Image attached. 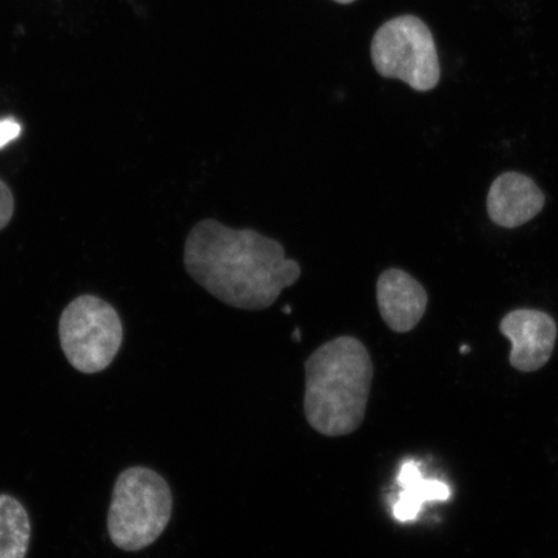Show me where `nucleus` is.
<instances>
[{"mask_svg": "<svg viewBox=\"0 0 558 558\" xmlns=\"http://www.w3.org/2000/svg\"><path fill=\"white\" fill-rule=\"evenodd\" d=\"M184 264L187 275L208 294L244 311L269 308L302 276L281 243L214 219L199 221L187 234Z\"/></svg>", "mask_w": 558, "mask_h": 558, "instance_id": "nucleus-1", "label": "nucleus"}, {"mask_svg": "<svg viewBox=\"0 0 558 558\" xmlns=\"http://www.w3.org/2000/svg\"><path fill=\"white\" fill-rule=\"evenodd\" d=\"M306 421L327 437L353 434L364 422L374 366L359 339L340 337L305 362Z\"/></svg>", "mask_w": 558, "mask_h": 558, "instance_id": "nucleus-2", "label": "nucleus"}, {"mask_svg": "<svg viewBox=\"0 0 558 558\" xmlns=\"http://www.w3.org/2000/svg\"><path fill=\"white\" fill-rule=\"evenodd\" d=\"M172 492L159 473L132 466L118 477L108 514L111 542L125 553L155 543L171 520Z\"/></svg>", "mask_w": 558, "mask_h": 558, "instance_id": "nucleus-3", "label": "nucleus"}, {"mask_svg": "<svg viewBox=\"0 0 558 558\" xmlns=\"http://www.w3.org/2000/svg\"><path fill=\"white\" fill-rule=\"evenodd\" d=\"M372 59L383 78L400 80L417 93L436 88L441 80L434 34L414 15L395 17L379 27Z\"/></svg>", "mask_w": 558, "mask_h": 558, "instance_id": "nucleus-4", "label": "nucleus"}, {"mask_svg": "<svg viewBox=\"0 0 558 558\" xmlns=\"http://www.w3.org/2000/svg\"><path fill=\"white\" fill-rule=\"evenodd\" d=\"M60 343L69 364L83 374L104 372L114 361L123 341L117 311L96 296H81L60 318Z\"/></svg>", "mask_w": 558, "mask_h": 558, "instance_id": "nucleus-5", "label": "nucleus"}, {"mask_svg": "<svg viewBox=\"0 0 558 558\" xmlns=\"http://www.w3.org/2000/svg\"><path fill=\"white\" fill-rule=\"evenodd\" d=\"M500 331L512 343L509 361L523 373L542 368L553 355L557 326L547 313L518 310L501 319Z\"/></svg>", "mask_w": 558, "mask_h": 558, "instance_id": "nucleus-6", "label": "nucleus"}, {"mask_svg": "<svg viewBox=\"0 0 558 558\" xmlns=\"http://www.w3.org/2000/svg\"><path fill=\"white\" fill-rule=\"evenodd\" d=\"M380 316L390 330L403 333L415 329L427 310L423 286L401 269L383 271L376 283Z\"/></svg>", "mask_w": 558, "mask_h": 558, "instance_id": "nucleus-7", "label": "nucleus"}, {"mask_svg": "<svg viewBox=\"0 0 558 558\" xmlns=\"http://www.w3.org/2000/svg\"><path fill=\"white\" fill-rule=\"evenodd\" d=\"M546 197L533 179L507 172L494 180L487 194V213L495 225L513 229L538 215Z\"/></svg>", "mask_w": 558, "mask_h": 558, "instance_id": "nucleus-8", "label": "nucleus"}, {"mask_svg": "<svg viewBox=\"0 0 558 558\" xmlns=\"http://www.w3.org/2000/svg\"><path fill=\"white\" fill-rule=\"evenodd\" d=\"M399 483L402 492L393 507V514L395 519L401 522L416 519L427 501L448 500L451 495L450 487L441 481L424 478L415 462L402 465Z\"/></svg>", "mask_w": 558, "mask_h": 558, "instance_id": "nucleus-9", "label": "nucleus"}, {"mask_svg": "<svg viewBox=\"0 0 558 558\" xmlns=\"http://www.w3.org/2000/svg\"><path fill=\"white\" fill-rule=\"evenodd\" d=\"M29 513L16 498L0 494V558H25L29 550Z\"/></svg>", "mask_w": 558, "mask_h": 558, "instance_id": "nucleus-10", "label": "nucleus"}, {"mask_svg": "<svg viewBox=\"0 0 558 558\" xmlns=\"http://www.w3.org/2000/svg\"><path fill=\"white\" fill-rule=\"evenodd\" d=\"M13 197L2 180H0V230L9 226L13 215Z\"/></svg>", "mask_w": 558, "mask_h": 558, "instance_id": "nucleus-11", "label": "nucleus"}, {"mask_svg": "<svg viewBox=\"0 0 558 558\" xmlns=\"http://www.w3.org/2000/svg\"><path fill=\"white\" fill-rule=\"evenodd\" d=\"M21 130H23L21 124L13 118H5V120L0 121V148H4L5 145L16 140Z\"/></svg>", "mask_w": 558, "mask_h": 558, "instance_id": "nucleus-12", "label": "nucleus"}, {"mask_svg": "<svg viewBox=\"0 0 558 558\" xmlns=\"http://www.w3.org/2000/svg\"><path fill=\"white\" fill-rule=\"evenodd\" d=\"M332 2H337L339 4H352L355 0H332Z\"/></svg>", "mask_w": 558, "mask_h": 558, "instance_id": "nucleus-13", "label": "nucleus"}]
</instances>
